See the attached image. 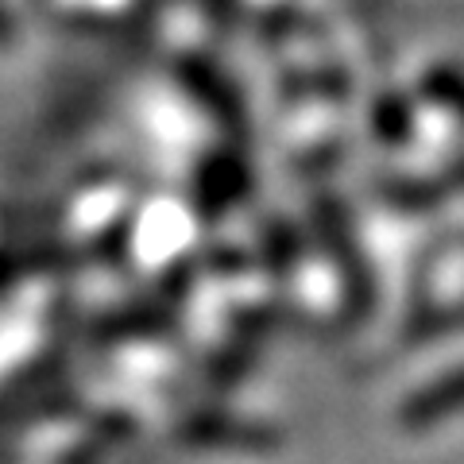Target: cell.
Returning a JSON list of instances; mask_svg holds the SVG:
<instances>
[{
	"label": "cell",
	"instance_id": "cell-1",
	"mask_svg": "<svg viewBox=\"0 0 464 464\" xmlns=\"http://www.w3.org/2000/svg\"><path fill=\"white\" fill-rule=\"evenodd\" d=\"M460 411H464V375H453V380H441L430 391H422V395L402 411V422L406 426H430V422H441V418L460 414Z\"/></svg>",
	"mask_w": 464,
	"mask_h": 464
}]
</instances>
